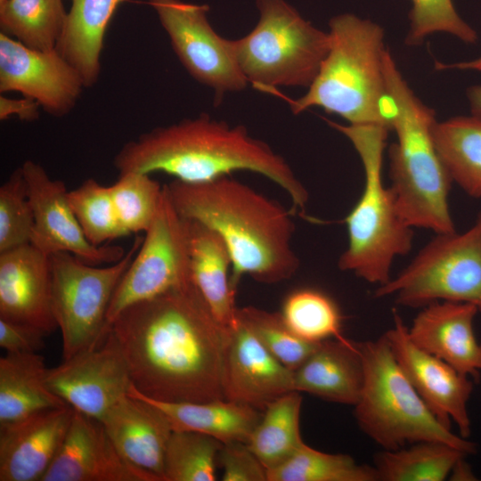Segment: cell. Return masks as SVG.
I'll return each mask as SVG.
<instances>
[{
    "label": "cell",
    "mask_w": 481,
    "mask_h": 481,
    "mask_svg": "<svg viewBox=\"0 0 481 481\" xmlns=\"http://www.w3.org/2000/svg\"><path fill=\"white\" fill-rule=\"evenodd\" d=\"M411 3L407 45H420L428 36L436 32L450 34L467 44L477 41V31L459 15L452 0H411Z\"/></svg>",
    "instance_id": "obj_39"
},
{
    "label": "cell",
    "mask_w": 481,
    "mask_h": 481,
    "mask_svg": "<svg viewBox=\"0 0 481 481\" xmlns=\"http://www.w3.org/2000/svg\"><path fill=\"white\" fill-rule=\"evenodd\" d=\"M478 312L467 303H431L414 318L408 328L409 336L421 349L477 379L481 374V341L474 331V319Z\"/></svg>",
    "instance_id": "obj_22"
},
{
    "label": "cell",
    "mask_w": 481,
    "mask_h": 481,
    "mask_svg": "<svg viewBox=\"0 0 481 481\" xmlns=\"http://www.w3.org/2000/svg\"><path fill=\"white\" fill-rule=\"evenodd\" d=\"M223 481H267V469L247 443L223 444L218 454Z\"/></svg>",
    "instance_id": "obj_40"
},
{
    "label": "cell",
    "mask_w": 481,
    "mask_h": 481,
    "mask_svg": "<svg viewBox=\"0 0 481 481\" xmlns=\"http://www.w3.org/2000/svg\"><path fill=\"white\" fill-rule=\"evenodd\" d=\"M301 405L298 391L280 396L268 404L251 433L247 444L267 470L285 462L305 443L299 428Z\"/></svg>",
    "instance_id": "obj_29"
},
{
    "label": "cell",
    "mask_w": 481,
    "mask_h": 481,
    "mask_svg": "<svg viewBox=\"0 0 481 481\" xmlns=\"http://www.w3.org/2000/svg\"><path fill=\"white\" fill-rule=\"evenodd\" d=\"M384 74L393 105L392 130L396 135L388 151L389 188L398 211L412 228L436 234L453 232L449 208L452 180L435 144V110L410 88L387 50Z\"/></svg>",
    "instance_id": "obj_4"
},
{
    "label": "cell",
    "mask_w": 481,
    "mask_h": 481,
    "mask_svg": "<svg viewBox=\"0 0 481 481\" xmlns=\"http://www.w3.org/2000/svg\"><path fill=\"white\" fill-rule=\"evenodd\" d=\"M267 481H379L374 466L348 454L328 453L304 443L282 464L267 470Z\"/></svg>",
    "instance_id": "obj_32"
},
{
    "label": "cell",
    "mask_w": 481,
    "mask_h": 481,
    "mask_svg": "<svg viewBox=\"0 0 481 481\" xmlns=\"http://www.w3.org/2000/svg\"><path fill=\"white\" fill-rule=\"evenodd\" d=\"M466 454L449 444L418 442L397 450H383L375 456V469L382 481H444Z\"/></svg>",
    "instance_id": "obj_31"
},
{
    "label": "cell",
    "mask_w": 481,
    "mask_h": 481,
    "mask_svg": "<svg viewBox=\"0 0 481 481\" xmlns=\"http://www.w3.org/2000/svg\"><path fill=\"white\" fill-rule=\"evenodd\" d=\"M47 370L39 353H6L0 358V425L68 406L48 387Z\"/></svg>",
    "instance_id": "obj_25"
},
{
    "label": "cell",
    "mask_w": 481,
    "mask_h": 481,
    "mask_svg": "<svg viewBox=\"0 0 481 481\" xmlns=\"http://www.w3.org/2000/svg\"><path fill=\"white\" fill-rule=\"evenodd\" d=\"M327 123L353 144L364 171L360 199L345 218L348 243L338 259L342 271L367 282L385 284L395 258L407 254L413 232L400 215L391 189L382 182L383 152L388 128L379 125Z\"/></svg>",
    "instance_id": "obj_6"
},
{
    "label": "cell",
    "mask_w": 481,
    "mask_h": 481,
    "mask_svg": "<svg viewBox=\"0 0 481 481\" xmlns=\"http://www.w3.org/2000/svg\"><path fill=\"white\" fill-rule=\"evenodd\" d=\"M40 105L33 99L23 96L14 99L4 95L0 97V119L15 117L21 121H34L39 118Z\"/></svg>",
    "instance_id": "obj_42"
},
{
    "label": "cell",
    "mask_w": 481,
    "mask_h": 481,
    "mask_svg": "<svg viewBox=\"0 0 481 481\" xmlns=\"http://www.w3.org/2000/svg\"><path fill=\"white\" fill-rule=\"evenodd\" d=\"M67 14L62 0H5L0 4L1 33L32 49L54 50Z\"/></svg>",
    "instance_id": "obj_30"
},
{
    "label": "cell",
    "mask_w": 481,
    "mask_h": 481,
    "mask_svg": "<svg viewBox=\"0 0 481 481\" xmlns=\"http://www.w3.org/2000/svg\"><path fill=\"white\" fill-rule=\"evenodd\" d=\"M435 68L436 69H468V70H477L481 71V57L466 61H461L452 64H444L441 62H436Z\"/></svg>",
    "instance_id": "obj_44"
},
{
    "label": "cell",
    "mask_w": 481,
    "mask_h": 481,
    "mask_svg": "<svg viewBox=\"0 0 481 481\" xmlns=\"http://www.w3.org/2000/svg\"><path fill=\"white\" fill-rule=\"evenodd\" d=\"M184 219V218H183ZM185 220L191 278L216 319L228 328L237 320L231 285L232 259L222 237L211 228Z\"/></svg>",
    "instance_id": "obj_24"
},
{
    "label": "cell",
    "mask_w": 481,
    "mask_h": 481,
    "mask_svg": "<svg viewBox=\"0 0 481 481\" xmlns=\"http://www.w3.org/2000/svg\"><path fill=\"white\" fill-rule=\"evenodd\" d=\"M363 376L358 342L326 339L294 371V387L300 393L354 406L360 396Z\"/></svg>",
    "instance_id": "obj_23"
},
{
    "label": "cell",
    "mask_w": 481,
    "mask_h": 481,
    "mask_svg": "<svg viewBox=\"0 0 481 481\" xmlns=\"http://www.w3.org/2000/svg\"><path fill=\"white\" fill-rule=\"evenodd\" d=\"M84 88L80 74L56 49H32L0 33L1 93H20L60 118L75 108Z\"/></svg>",
    "instance_id": "obj_15"
},
{
    "label": "cell",
    "mask_w": 481,
    "mask_h": 481,
    "mask_svg": "<svg viewBox=\"0 0 481 481\" xmlns=\"http://www.w3.org/2000/svg\"><path fill=\"white\" fill-rule=\"evenodd\" d=\"M375 298L393 296L407 307L467 303L481 312V212L465 232L437 233Z\"/></svg>",
    "instance_id": "obj_9"
},
{
    "label": "cell",
    "mask_w": 481,
    "mask_h": 481,
    "mask_svg": "<svg viewBox=\"0 0 481 481\" xmlns=\"http://www.w3.org/2000/svg\"><path fill=\"white\" fill-rule=\"evenodd\" d=\"M227 329L192 281L126 307L110 326L140 393L193 403L224 398Z\"/></svg>",
    "instance_id": "obj_1"
},
{
    "label": "cell",
    "mask_w": 481,
    "mask_h": 481,
    "mask_svg": "<svg viewBox=\"0 0 481 481\" xmlns=\"http://www.w3.org/2000/svg\"><path fill=\"white\" fill-rule=\"evenodd\" d=\"M73 413L68 405L0 425V481H42L63 443Z\"/></svg>",
    "instance_id": "obj_20"
},
{
    "label": "cell",
    "mask_w": 481,
    "mask_h": 481,
    "mask_svg": "<svg viewBox=\"0 0 481 481\" xmlns=\"http://www.w3.org/2000/svg\"><path fill=\"white\" fill-rule=\"evenodd\" d=\"M118 219L128 232H145L159 210L163 185L141 172L119 174L110 186Z\"/></svg>",
    "instance_id": "obj_36"
},
{
    "label": "cell",
    "mask_w": 481,
    "mask_h": 481,
    "mask_svg": "<svg viewBox=\"0 0 481 481\" xmlns=\"http://www.w3.org/2000/svg\"><path fill=\"white\" fill-rule=\"evenodd\" d=\"M45 336L34 326L0 318V346L7 353H38Z\"/></svg>",
    "instance_id": "obj_41"
},
{
    "label": "cell",
    "mask_w": 481,
    "mask_h": 481,
    "mask_svg": "<svg viewBox=\"0 0 481 481\" xmlns=\"http://www.w3.org/2000/svg\"><path fill=\"white\" fill-rule=\"evenodd\" d=\"M34 213L21 167L0 187V253L30 243Z\"/></svg>",
    "instance_id": "obj_38"
},
{
    "label": "cell",
    "mask_w": 481,
    "mask_h": 481,
    "mask_svg": "<svg viewBox=\"0 0 481 481\" xmlns=\"http://www.w3.org/2000/svg\"><path fill=\"white\" fill-rule=\"evenodd\" d=\"M385 336L398 363L430 410L445 426L451 428L453 422L459 434L469 438L471 420L468 404L473 391L472 379L414 344L396 312L394 324Z\"/></svg>",
    "instance_id": "obj_16"
},
{
    "label": "cell",
    "mask_w": 481,
    "mask_h": 481,
    "mask_svg": "<svg viewBox=\"0 0 481 481\" xmlns=\"http://www.w3.org/2000/svg\"><path fill=\"white\" fill-rule=\"evenodd\" d=\"M190 281L185 220L175 209L164 184L157 215L110 300L109 326L126 307Z\"/></svg>",
    "instance_id": "obj_11"
},
{
    "label": "cell",
    "mask_w": 481,
    "mask_h": 481,
    "mask_svg": "<svg viewBox=\"0 0 481 481\" xmlns=\"http://www.w3.org/2000/svg\"><path fill=\"white\" fill-rule=\"evenodd\" d=\"M143 239L137 236L125 256L106 267H95L68 252L48 256L53 314L61 332L63 360L99 346L109 335L110 300Z\"/></svg>",
    "instance_id": "obj_10"
},
{
    "label": "cell",
    "mask_w": 481,
    "mask_h": 481,
    "mask_svg": "<svg viewBox=\"0 0 481 481\" xmlns=\"http://www.w3.org/2000/svg\"><path fill=\"white\" fill-rule=\"evenodd\" d=\"M222 389L224 399L264 412L269 404L295 390L294 371L277 360L237 317L227 329Z\"/></svg>",
    "instance_id": "obj_17"
},
{
    "label": "cell",
    "mask_w": 481,
    "mask_h": 481,
    "mask_svg": "<svg viewBox=\"0 0 481 481\" xmlns=\"http://www.w3.org/2000/svg\"><path fill=\"white\" fill-rule=\"evenodd\" d=\"M179 215L216 232L232 259L234 291L249 275L267 284L291 278L299 267L292 246L290 213L250 186L227 175L211 181L166 184Z\"/></svg>",
    "instance_id": "obj_3"
},
{
    "label": "cell",
    "mask_w": 481,
    "mask_h": 481,
    "mask_svg": "<svg viewBox=\"0 0 481 481\" xmlns=\"http://www.w3.org/2000/svg\"><path fill=\"white\" fill-rule=\"evenodd\" d=\"M363 383L355 407L361 430L383 450L418 442L449 444L466 455L477 444L456 435L430 410L398 363L387 337L358 342Z\"/></svg>",
    "instance_id": "obj_7"
},
{
    "label": "cell",
    "mask_w": 481,
    "mask_h": 481,
    "mask_svg": "<svg viewBox=\"0 0 481 481\" xmlns=\"http://www.w3.org/2000/svg\"><path fill=\"white\" fill-rule=\"evenodd\" d=\"M236 315L277 360L293 371L307 360L320 343L309 342L296 335L281 313L245 306L237 308Z\"/></svg>",
    "instance_id": "obj_37"
},
{
    "label": "cell",
    "mask_w": 481,
    "mask_h": 481,
    "mask_svg": "<svg viewBox=\"0 0 481 481\" xmlns=\"http://www.w3.org/2000/svg\"><path fill=\"white\" fill-rule=\"evenodd\" d=\"M21 168L34 213L30 244L46 256L68 252L91 265L113 264L125 256L120 246H94L88 241L62 181L53 180L33 160H26Z\"/></svg>",
    "instance_id": "obj_14"
},
{
    "label": "cell",
    "mask_w": 481,
    "mask_h": 481,
    "mask_svg": "<svg viewBox=\"0 0 481 481\" xmlns=\"http://www.w3.org/2000/svg\"><path fill=\"white\" fill-rule=\"evenodd\" d=\"M48 387L76 412L101 420L126 395L133 381L111 331L97 347L47 370Z\"/></svg>",
    "instance_id": "obj_13"
},
{
    "label": "cell",
    "mask_w": 481,
    "mask_h": 481,
    "mask_svg": "<svg viewBox=\"0 0 481 481\" xmlns=\"http://www.w3.org/2000/svg\"><path fill=\"white\" fill-rule=\"evenodd\" d=\"M433 137L452 180L468 195L481 197V118L461 116L436 121Z\"/></svg>",
    "instance_id": "obj_28"
},
{
    "label": "cell",
    "mask_w": 481,
    "mask_h": 481,
    "mask_svg": "<svg viewBox=\"0 0 481 481\" xmlns=\"http://www.w3.org/2000/svg\"><path fill=\"white\" fill-rule=\"evenodd\" d=\"M281 314L289 328L306 341L319 343L330 338L349 340L342 333L337 305L321 291L303 289L290 293Z\"/></svg>",
    "instance_id": "obj_34"
},
{
    "label": "cell",
    "mask_w": 481,
    "mask_h": 481,
    "mask_svg": "<svg viewBox=\"0 0 481 481\" xmlns=\"http://www.w3.org/2000/svg\"><path fill=\"white\" fill-rule=\"evenodd\" d=\"M5 0H0V4H3Z\"/></svg>",
    "instance_id": "obj_45"
},
{
    "label": "cell",
    "mask_w": 481,
    "mask_h": 481,
    "mask_svg": "<svg viewBox=\"0 0 481 481\" xmlns=\"http://www.w3.org/2000/svg\"><path fill=\"white\" fill-rule=\"evenodd\" d=\"M132 388L164 412L173 430L200 432L223 444L247 443L262 417L261 411L224 398L199 403L160 402L145 396L134 385Z\"/></svg>",
    "instance_id": "obj_27"
},
{
    "label": "cell",
    "mask_w": 481,
    "mask_h": 481,
    "mask_svg": "<svg viewBox=\"0 0 481 481\" xmlns=\"http://www.w3.org/2000/svg\"><path fill=\"white\" fill-rule=\"evenodd\" d=\"M222 446L207 434L173 430L164 456L163 481H216Z\"/></svg>",
    "instance_id": "obj_33"
},
{
    "label": "cell",
    "mask_w": 481,
    "mask_h": 481,
    "mask_svg": "<svg viewBox=\"0 0 481 481\" xmlns=\"http://www.w3.org/2000/svg\"><path fill=\"white\" fill-rule=\"evenodd\" d=\"M471 115L481 118V85L470 86L467 90Z\"/></svg>",
    "instance_id": "obj_43"
},
{
    "label": "cell",
    "mask_w": 481,
    "mask_h": 481,
    "mask_svg": "<svg viewBox=\"0 0 481 481\" xmlns=\"http://www.w3.org/2000/svg\"><path fill=\"white\" fill-rule=\"evenodd\" d=\"M259 18L246 36L232 39L238 65L260 90L309 87L330 49V37L285 0H257Z\"/></svg>",
    "instance_id": "obj_8"
},
{
    "label": "cell",
    "mask_w": 481,
    "mask_h": 481,
    "mask_svg": "<svg viewBox=\"0 0 481 481\" xmlns=\"http://www.w3.org/2000/svg\"><path fill=\"white\" fill-rule=\"evenodd\" d=\"M69 200L91 244L102 246L129 235L118 219L110 186L88 178L69 191Z\"/></svg>",
    "instance_id": "obj_35"
},
{
    "label": "cell",
    "mask_w": 481,
    "mask_h": 481,
    "mask_svg": "<svg viewBox=\"0 0 481 481\" xmlns=\"http://www.w3.org/2000/svg\"><path fill=\"white\" fill-rule=\"evenodd\" d=\"M119 174L163 172L175 179L199 183L234 171H251L278 184L294 208L305 209L308 192L286 159L248 129L231 126L205 113L156 127L125 143L114 158Z\"/></svg>",
    "instance_id": "obj_2"
},
{
    "label": "cell",
    "mask_w": 481,
    "mask_h": 481,
    "mask_svg": "<svg viewBox=\"0 0 481 481\" xmlns=\"http://www.w3.org/2000/svg\"><path fill=\"white\" fill-rule=\"evenodd\" d=\"M42 481H160L127 461L102 421L76 412Z\"/></svg>",
    "instance_id": "obj_18"
},
{
    "label": "cell",
    "mask_w": 481,
    "mask_h": 481,
    "mask_svg": "<svg viewBox=\"0 0 481 481\" xmlns=\"http://www.w3.org/2000/svg\"><path fill=\"white\" fill-rule=\"evenodd\" d=\"M330 49L306 93L290 102L298 114L320 107L350 125L392 130V101L384 74V29L353 13L329 22Z\"/></svg>",
    "instance_id": "obj_5"
},
{
    "label": "cell",
    "mask_w": 481,
    "mask_h": 481,
    "mask_svg": "<svg viewBox=\"0 0 481 481\" xmlns=\"http://www.w3.org/2000/svg\"><path fill=\"white\" fill-rule=\"evenodd\" d=\"M126 0H72L58 53L80 74L86 87L97 83L107 27Z\"/></svg>",
    "instance_id": "obj_26"
},
{
    "label": "cell",
    "mask_w": 481,
    "mask_h": 481,
    "mask_svg": "<svg viewBox=\"0 0 481 481\" xmlns=\"http://www.w3.org/2000/svg\"><path fill=\"white\" fill-rule=\"evenodd\" d=\"M0 318L34 326L46 335L58 328L49 257L30 243L0 253Z\"/></svg>",
    "instance_id": "obj_19"
},
{
    "label": "cell",
    "mask_w": 481,
    "mask_h": 481,
    "mask_svg": "<svg viewBox=\"0 0 481 481\" xmlns=\"http://www.w3.org/2000/svg\"><path fill=\"white\" fill-rule=\"evenodd\" d=\"M187 72L211 88L218 102L249 84L235 58L232 39L218 35L208 20L207 4L181 0H148Z\"/></svg>",
    "instance_id": "obj_12"
},
{
    "label": "cell",
    "mask_w": 481,
    "mask_h": 481,
    "mask_svg": "<svg viewBox=\"0 0 481 481\" xmlns=\"http://www.w3.org/2000/svg\"><path fill=\"white\" fill-rule=\"evenodd\" d=\"M101 421L127 461L163 481L164 456L173 428L161 409L131 386Z\"/></svg>",
    "instance_id": "obj_21"
}]
</instances>
